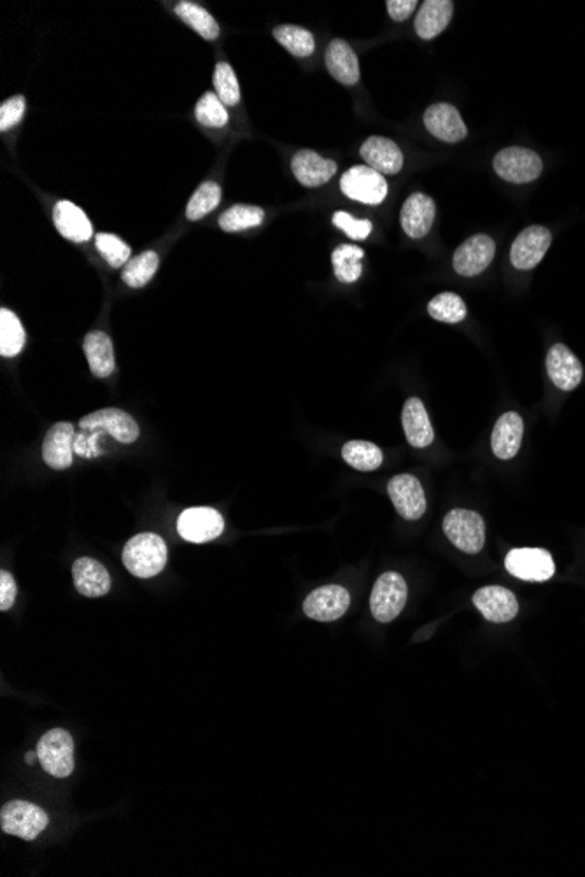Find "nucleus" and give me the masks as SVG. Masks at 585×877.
Wrapping results in <instances>:
<instances>
[{"label": "nucleus", "mask_w": 585, "mask_h": 877, "mask_svg": "<svg viewBox=\"0 0 585 877\" xmlns=\"http://www.w3.org/2000/svg\"><path fill=\"white\" fill-rule=\"evenodd\" d=\"M522 435H524V422L522 417L515 412H507L501 415L491 436V447L494 456L498 459H512L521 449Z\"/></svg>", "instance_id": "nucleus-24"}, {"label": "nucleus", "mask_w": 585, "mask_h": 877, "mask_svg": "<svg viewBox=\"0 0 585 877\" xmlns=\"http://www.w3.org/2000/svg\"><path fill=\"white\" fill-rule=\"evenodd\" d=\"M123 564L137 578H153L167 564V545L153 533L137 534L123 548Z\"/></svg>", "instance_id": "nucleus-1"}, {"label": "nucleus", "mask_w": 585, "mask_h": 877, "mask_svg": "<svg viewBox=\"0 0 585 877\" xmlns=\"http://www.w3.org/2000/svg\"><path fill=\"white\" fill-rule=\"evenodd\" d=\"M158 265H160L158 254L155 251H146L128 261L123 268L121 279L130 288H144L155 277Z\"/></svg>", "instance_id": "nucleus-35"}, {"label": "nucleus", "mask_w": 585, "mask_h": 877, "mask_svg": "<svg viewBox=\"0 0 585 877\" xmlns=\"http://www.w3.org/2000/svg\"><path fill=\"white\" fill-rule=\"evenodd\" d=\"M76 429L71 422H57L46 433L43 443V459L53 470H65L74 457Z\"/></svg>", "instance_id": "nucleus-19"}, {"label": "nucleus", "mask_w": 585, "mask_h": 877, "mask_svg": "<svg viewBox=\"0 0 585 877\" xmlns=\"http://www.w3.org/2000/svg\"><path fill=\"white\" fill-rule=\"evenodd\" d=\"M351 596L340 585H325L311 592L304 603L307 617L318 622H333L346 615Z\"/></svg>", "instance_id": "nucleus-11"}, {"label": "nucleus", "mask_w": 585, "mask_h": 877, "mask_svg": "<svg viewBox=\"0 0 585 877\" xmlns=\"http://www.w3.org/2000/svg\"><path fill=\"white\" fill-rule=\"evenodd\" d=\"M36 757L37 751L36 753H32V751H30V753H27V762H29V764H34V760H36Z\"/></svg>", "instance_id": "nucleus-46"}, {"label": "nucleus", "mask_w": 585, "mask_h": 877, "mask_svg": "<svg viewBox=\"0 0 585 877\" xmlns=\"http://www.w3.org/2000/svg\"><path fill=\"white\" fill-rule=\"evenodd\" d=\"M174 11H176V15L179 16V20H183L188 27L195 30L198 36L204 37L207 41L218 39V22L212 18L211 13H207V9L198 6L195 2H186V0H183V2L177 4Z\"/></svg>", "instance_id": "nucleus-30"}, {"label": "nucleus", "mask_w": 585, "mask_h": 877, "mask_svg": "<svg viewBox=\"0 0 585 877\" xmlns=\"http://www.w3.org/2000/svg\"><path fill=\"white\" fill-rule=\"evenodd\" d=\"M177 531L183 540L190 543H207L223 534L225 520L218 510L209 506L188 508L177 519Z\"/></svg>", "instance_id": "nucleus-9"}, {"label": "nucleus", "mask_w": 585, "mask_h": 877, "mask_svg": "<svg viewBox=\"0 0 585 877\" xmlns=\"http://www.w3.org/2000/svg\"><path fill=\"white\" fill-rule=\"evenodd\" d=\"M53 221L58 232L71 242L81 244L92 239L93 226L85 212L69 200H60L53 209Z\"/></svg>", "instance_id": "nucleus-23"}, {"label": "nucleus", "mask_w": 585, "mask_h": 877, "mask_svg": "<svg viewBox=\"0 0 585 877\" xmlns=\"http://www.w3.org/2000/svg\"><path fill=\"white\" fill-rule=\"evenodd\" d=\"M214 88L216 95L225 106H237L240 102V88L232 65L219 62L214 69Z\"/></svg>", "instance_id": "nucleus-38"}, {"label": "nucleus", "mask_w": 585, "mask_h": 877, "mask_svg": "<svg viewBox=\"0 0 585 877\" xmlns=\"http://www.w3.org/2000/svg\"><path fill=\"white\" fill-rule=\"evenodd\" d=\"M342 457L351 468L358 471H374L382 464V450L375 443L353 440L342 449Z\"/></svg>", "instance_id": "nucleus-33"}, {"label": "nucleus", "mask_w": 585, "mask_h": 877, "mask_svg": "<svg viewBox=\"0 0 585 877\" xmlns=\"http://www.w3.org/2000/svg\"><path fill=\"white\" fill-rule=\"evenodd\" d=\"M265 219V211L254 205H233L221 214L219 226L228 233L242 232L260 226Z\"/></svg>", "instance_id": "nucleus-34"}, {"label": "nucleus", "mask_w": 585, "mask_h": 877, "mask_svg": "<svg viewBox=\"0 0 585 877\" xmlns=\"http://www.w3.org/2000/svg\"><path fill=\"white\" fill-rule=\"evenodd\" d=\"M72 578L81 596L102 597L111 589V576L107 569L92 557H81L74 562Z\"/></svg>", "instance_id": "nucleus-22"}, {"label": "nucleus", "mask_w": 585, "mask_h": 877, "mask_svg": "<svg viewBox=\"0 0 585 877\" xmlns=\"http://www.w3.org/2000/svg\"><path fill=\"white\" fill-rule=\"evenodd\" d=\"M291 169L305 188H318L337 174V163L311 149H300L291 160Z\"/></svg>", "instance_id": "nucleus-18"}, {"label": "nucleus", "mask_w": 585, "mask_h": 877, "mask_svg": "<svg viewBox=\"0 0 585 877\" xmlns=\"http://www.w3.org/2000/svg\"><path fill=\"white\" fill-rule=\"evenodd\" d=\"M361 158L367 162L370 169L379 174L395 176L403 169L402 149L396 146V142L386 137H370L361 146Z\"/></svg>", "instance_id": "nucleus-21"}, {"label": "nucleus", "mask_w": 585, "mask_h": 877, "mask_svg": "<svg viewBox=\"0 0 585 877\" xmlns=\"http://www.w3.org/2000/svg\"><path fill=\"white\" fill-rule=\"evenodd\" d=\"M494 253H496L494 240L484 233H479V235H473L470 239L465 240L456 249L452 265L459 275L473 277V275L482 274L491 265Z\"/></svg>", "instance_id": "nucleus-12"}, {"label": "nucleus", "mask_w": 585, "mask_h": 877, "mask_svg": "<svg viewBox=\"0 0 585 877\" xmlns=\"http://www.w3.org/2000/svg\"><path fill=\"white\" fill-rule=\"evenodd\" d=\"M552 235L543 226H528L519 233L510 249V261L517 270L535 268L549 251Z\"/></svg>", "instance_id": "nucleus-14"}, {"label": "nucleus", "mask_w": 585, "mask_h": 877, "mask_svg": "<svg viewBox=\"0 0 585 877\" xmlns=\"http://www.w3.org/2000/svg\"><path fill=\"white\" fill-rule=\"evenodd\" d=\"M16 594H18V589H16L15 578L9 571H2L0 573V610H11L15 604Z\"/></svg>", "instance_id": "nucleus-44"}, {"label": "nucleus", "mask_w": 585, "mask_h": 877, "mask_svg": "<svg viewBox=\"0 0 585 877\" xmlns=\"http://www.w3.org/2000/svg\"><path fill=\"white\" fill-rule=\"evenodd\" d=\"M25 111H27V100L23 95H16L6 100L0 106V132H8L9 128L16 127L22 121Z\"/></svg>", "instance_id": "nucleus-42"}, {"label": "nucleus", "mask_w": 585, "mask_h": 877, "mask_svg": "<svg viewBox=\"0 0 585 877\" xmlns=\"http://www.w3.org/2000/svg\"><path fill=\"white\" fill-rule=\"evenodd\" d=\"M444 533L454 547L465 554H479L486 543V524L472 510H452L444 519Z\"/></svg>", "instance_id": "nucleus-2"}, {"label": "nucleus", "mask_w": 585, "mask_h": 877, "mask_svg": "<svg viewBox=\"0 0 585 877\" xmlns=\"http://www.w3.org/2000/svg\"><path fill=\"white\" fill-rule=\"evenodd\" d=\"M274 37L282 48L293 55V57L307 58L311 57L316 50V41L309 30L297 27V25H281L274 29Z\"/></svg>", "instance_id": "nucleus-32"}, {"label": "nucleus", "mask_w": 585, "mask_h": 877, "mask_svg": "<svg viewBox=\"0 0 585 877\" xmlns=\"http://www.w3.org/2000/svg\"><path fill=\"white\" fill-rule=\"evenodd\" d=\"M388 494L396 512L405 520H417L426 512L423 485L412 475H396L388 484Z\"/></svg>", "instance_id": "nucleus-15"}, {"label": "nucleus", "mask_w": 585, "mask_h": 877, "mask_svg": "<svg viewBox=\"0 0 585 877\" xmlns=\"http://www.w3.org/2000/svg\"><path fill=\"white\" fill-rule=\"evenodd\" d=\"M388 13L395 22H405L417 8V0H389Z\"/></svg>", "instance_id": "nucleus-45"}, {"label": "nucleus", "mask_w": 585, "mask_h": 877, "mask_svg": "<svg viewBox=\"0 0 585 877\" xmlns=\"http://www.w3.org/2000/svg\"><path fill=\"white\" fill-rule=\"evenodd\" d=\"M95 246L113 268H121L130 261V247L113 233H99L95 237Z\"/></svg>", "instance_id": "nucleus-40"}, {"label": "nucleus", "mask_w": 585, "mask_h": 877, "mask_svg": "<svg viewBox=\"0 0 585 877\" xmlns=\"http://www.w3.org/2000/svg\"><path fill=\"white\" fill-rule=\"evenodd\" d=\"M340 190L351 200L367 205H379L388 197V183L379 172L368 165H356L340 179Z\"/></svg>", "instance_id": "nucleus-6"}, {"label": "nucleus", "mask_w": 585, "mask_h": 877, "mask_svg": "<svg viewBox=\"0 0 585 877\" xmlns=\"http://www.w3.org/2000/svg\"><path fill=\"white\" fill-rule=\"evenodd\" d=\"M428 314L440 323L458 324L466 317V305L461 296L440 293L428 305Z\"/></svg>", "instance_id": "nucleus-37"}, {"label": "nucleus", "mask_w": 585, "mask_h": 877, "mask_svg": "<svg viewBox=\"0 0 585 877\" xmlns=\"http://www.w3.org/2000/svg\"><path fill=\"white\" fill-rule=\"evenodd\" d=\"M402 424L407 440L416 449H426L435 440L430 417H428V412L424 408L423 401L419 400V398H410L405 403L402 412Z\"/></svg>", "instance_id": "nucleus-25"}, {"label": "nucleus", "mask_w": 585, "mask_h": 877, "mask_svg": "<svg viewBox=\"0 0 585 877\" xmlns=\"http://www.w3.org/2000/svg\"><path fill=\"white\" fill-rule=\"evenodd\" d=\"M505 568L510 575L526 582H547L554 573V559L543 548H515L505 559Z\"/></svg>", "instance_id": "nucleus-8"}, {"label": "nucleus", "mask_w": 585, "mask_h": 877, "mask_svg": "<svg viewBox=\"0 0 585 877\" xmlns=\"http://www.w3.org/2000/svg\"><path fill=\"white\" fill-rule=\"evenodd\" d=\"M452 13H454V2L451 0H426L419 9L414 23L417 36L424 41L440 36L451 22Z\"/></svg>", "instance_id": "nucleus-27"}, {"label": "nucleus", "mask_w": 585, "mask_h": 877, "mask_svg": "<svg viewBox=\"0 0 585 877\" xmlns=\"http://www.w3.org/2000/svg\"><path fill=\"white\" fill-rule=\"evenodd\" d=\"M27 342L25 328L15 312L0 310V354L2 358H13L23 351Z\"/></svg>", "instance_id": "nucleus-29"}, {"label": "nucleus", "mask_w": 585, "mask_h": 877, "mask_svg": "<svg viewBox=\"0 0 585 877\" xmlns=\"http://www.w3.org/2000/svg\"><path fill=\"white\" fill-rule=\"evenodd\" d=\"M407 583L402 575L388 571L379 576L370 596V610L377 622L388 624L393 622L407 603Z\"/></svg>", "instance_id": "nucleus-5"}, {"label": "nucleus", "mask_w": 585, "mask_h": 877, "mask_svg": "<svg viewBox=\"0 0 585 877\" xmlns=\"http://www.w3.org/2000/svg\"><path fill=\"white\" fill-rule=\"evenodd\" d=\"M493 167L494 172L508 183L526 184L540 177L543 162L531 149L507 148L494 156Z\"/></svg>", "instance_id": "nucleus-7"}, {"label": "nucleus", "mask_w": 585, "mask_h": 877, "mask_svg": "<svg viewBox=\"0 0 585 877\" xmlns=\"http://www.w3.org/2000/svg\"><path fill=\"white\" fill-rule=\"evenodd\" d=\"M221 204V188L214 181L200 184L198 190L193 193V197L186 207V218L190 221H198L205 218L207 214H211L218 205Z\"/></svg>", "instance_id": "nucleus-36"}, {"label": "nucleus", "mask_w": 585, "mask_h": 877, "mask_svg": "<svg viewBox=\"0 0 585 877\" xmlns=\"http://www.w3.org/2000/svg\"><path fill=\"white\" fill-rule=\"evenodd\" d=\"M435 214H437L435 202L430 197H426L423 193L410 195L407 202L403 204L400 214L403 232L407 233L410 239H423L430 233Z\"/></svg>", "instance_id": "nucleus-20"}, {"label": "nucleus", "mask_w": 585, "mask_h": 877, "mask_svg": "<svg viewBox=\"0 0 585 877\" xmlns=\"http://www.w3.org/2000/svg\"><path fill=\"white\" fill-rule=\"evenodd\" d=\"M363 258H365V253L361 247L351 246V244L337 247L332 254L335 277L344 284L358 281L363 274V267H361Z\"/></svg>", "instance_id": "nucleus-31"}, {"label": "nucleus", "mask_w": 585, "mask_h": 877, "mask_svg": "<svg viewBox=\"0 0 585 877\" xmlns=\"http://www.w3.org/2000/svg\"><path fill=\"white\" fill-rule=\"evenodd\" d=\"M424 127L433 137H437L447 144L461 142L468 134L465 121L461 118L458 109L451 104H444V102L433 104L426 109Z\"/></svg>", "instance_id": "nucleus-16"}, {"label": "nucleus", "mask_w": 585, "mask_h": 877, "mask_svg": "<svg viewBox=\"0 0 585 877\" xmlns=\"http://www.w3.org/2000/svg\"><path fill=\"white\" fill-rule=\"evenodd\" d=\"M473 604L487 622H494V624L510 622L519 613V603H517L514 592H510L500 585H489V587L477 590L473 594Z\"/></svg>", "instance_id": "nucleus-13"}, {"label": "nucleus", "mask_w": 585, "mask_h": 877, "mask_svg": "<svg viewBox=\"0 0 585 877\" xmlns=\"http://www.w3.org/2000/svg\"><path fill=\"white\" fill-rule=\"evenodd\" d=\"M37 758L44 771L55 778H67L74 771V739L64 729L46 732L37 743Z\"/></svg>", "instance_id": "nucleus-4"}, {"label": "nucleus", "mask_w": 585, "mask_h": 877, "mask_svg": "<svg viewBox=\"0 0 585 877\" xmlns=\"http://www.w3.org/2000/svg\"><path fill=\"white\" fill-rule=\"evenodd\" d=\"M90 372L97 379H107L116 368L113 340L104 331H90L83 342Z\"/></svg>", "instance_id": "nucleus-28"}, {"label": "nucleus", "mask_w": 585, "mask_h": 877, "mask_svg": "<svg viewBox=\"0 0 585 877\" xmlns=\"http://www.w3.org/2000/svg\"><path fill=\"white\" fill-rule=\"evenodd\" d=\"M102 436H104L102 431H85V429H81V433L74 438V454L85 457V459L100 456L102 450H100L99 443Z\"/></svg>", "instance_id": "nucleus-43"}, {"label": "nucleus", "mask_w": 585, "mask_h": 877, "mask_svg": "<svg viewBox=\"0 0 585 877\" xmlns=\"http://www.w3.org/2000/svg\"><path fill=\"white\" fill-rule=\"evenodd\" d=\"M326 67L333 78L346 86L360 81V64L353 48L344 39H335L326 50Z\"/></svg>", "instance_id": "nucleus-26"}, {"label": "nucleus", "mask_w": 585, "mask_h": 877, "mask_svg": "<svg viewBox=\"0 0 585 877\" xmlns=\"http://www.w3.org/2000/svg\"><path fill=\"white\" fill-rule=\"evenodd\" d=\"M333 225L353 240H365L372 233V223L368 219H356L347 212H335Z\"/></svg>", "instance_id": "nucleus-41"}, {"label": "nucleus", "mask_w": 585, "mask_h": 877, "mask_svg": "<svg viewBox=\"0 0 585 877\" xmlns=\"http://www.w3.org/2000/svg\"><path fill=\"white\" fill-rule=\"evenodd\" d=\"M195 116L200 125L209 128H223L228 123V113L225 104L219 100L216 93L207 92L202 99L198 100L195 107Z\"/></svg>", "instance_id": "nucleus-39"}, {"label": "nucleus", "mask_w": 585, "mask_h": 877, "mask_svg": "<svg viewBox=\"0 0 585 877\" xmlns=\"http://www.w3.org/2000/svg\"><path fill=\"white\" fill-rule=\"evenodd\" d=\"M50 823L48 814L41 807L25 800H15L2 807L0 827L4 834L16 835L23 841H34Z\"/></svg>", "instance_id": "nucleus-3"}, {"label": "nucleus", "mask_w": 585, "mask_h": 877, "mask_svg": "<svg viewBox=\"0 0 585 877\" xmlns=\"http://www.w3.org/2000/svg\"><path fill=\"white\" fill-rule=\"evenodd\" d=\"M79 428L85 431H102L104 435L113 436L120 443H134L141 435V429L134 417L120 408H102L86 415L79 422Z\"/></svg>", "instance_id": "nucleus-10"}, {"label": "nucleus", "mask_w": 585, "mask_h": 877, "mask_svg": "<svg viewBox=\"0 0 585 877\" xmlns=\"http://www.w3.org/2000/svg\"><path fill=\"white\" fill-rule=\"evenodd\" d=\"M547 373L554 386L559 387L561 391L577 389L584 377V370L577 356L563 344L550 347L547 354Z\"/></svg>", "instance_id": "nucleus-17"}]
</instances>
